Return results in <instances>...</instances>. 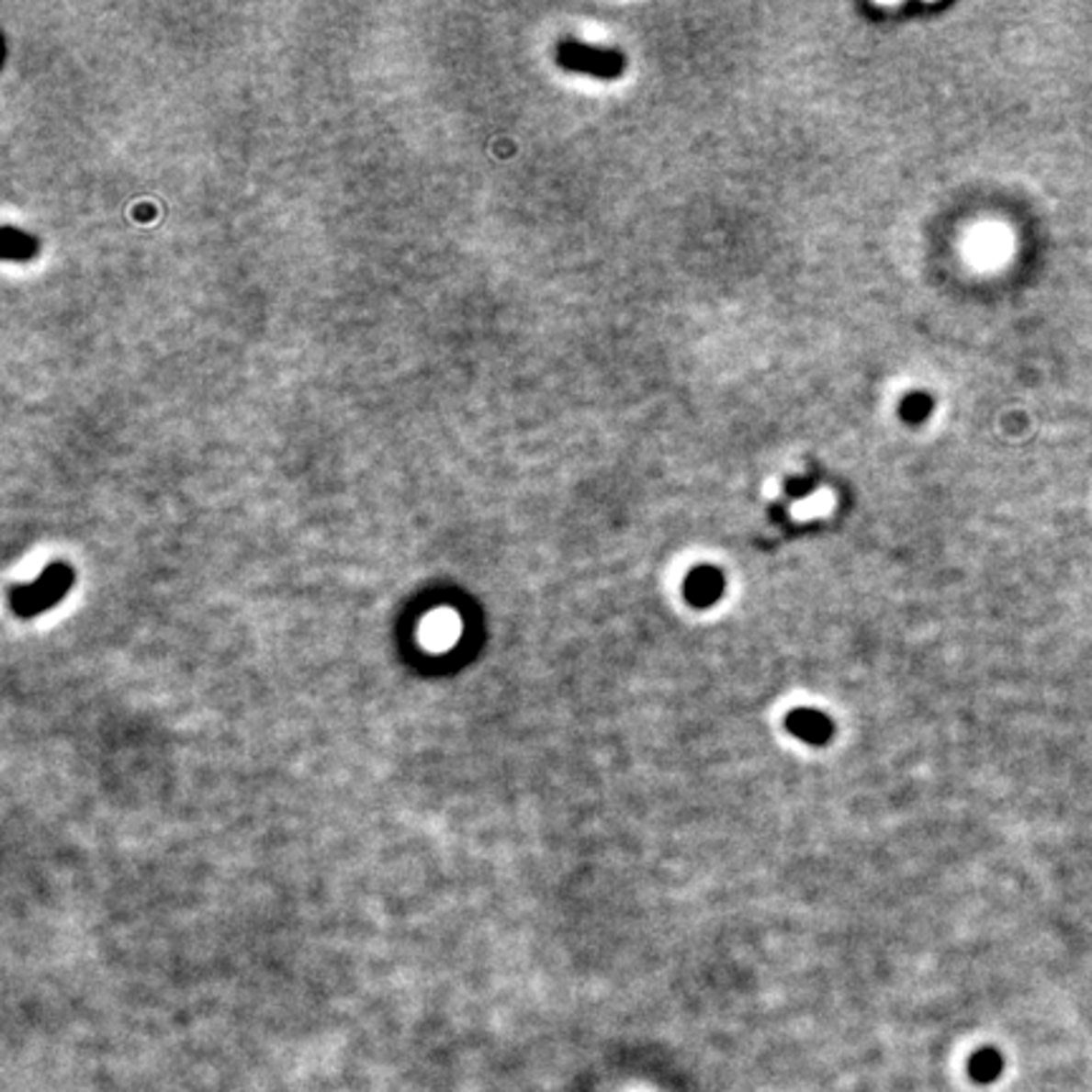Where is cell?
<instances>
[{
    "instance_id": "obj_1",
    "label": "cell",
    "mask_w": 1092,
    "mask_h": 1092,
    "mask_svg": "<svg viewBox=\"0 0 1092 1092\" xmlns=\"http://www.w3.org/2000/svg\"><path fill=\"white\" fill-rule=\"evenodd\" d=\"M786 726L796 738H802L806 744H827L832 738V721L819 711H806V708L794 711L786 718Z\"/></svg>"
},
{
    "instance_id": "obj_2",
    "label": "cell",
    "mask_w": 1092,
    "mask_h": 1092,
    "mask_svg": "<svg viewBox=\"0 0 1092 1092\" xmlns=\"http://www.w3.org/2000/svg\"><path fill=\"white\" fill-rule=\"evenodd\" d=\"M724 592V580L715 569H698L688 577L685 582V597L695 604V607H708L714 604Z\"/></svg>"
},
{
    "instance_id": "obj_3",
    "label": "cell",
    "mask_w": 1092,
    "mask_h": 1092,
    "mask_svg": "<svg viewBox=\"0 0 1092 1092\" xmlns=\"http://www.w3.org/2000/svg\"><path fill=\"white\" fill-rule=\"evenodd\" d=\"M559 62L569 69H584V72L594 73H613L614 69L610 66V59L604 53H594L590 49H582L577 43H564L559 49Z\"/></svg>"
},
{
    "instance_id": "obj_4",
    "label": "cell",
    "mask_w": 1092,
    "mask_h": 1092,
    "mask_svg": "<svg viewBox=\"0 0 1092 1092\" xmlns=\"http://www.w3.org/2000/svg\"><path fill=\"white\" fill-rule=\"evenodd\" d=\"M1001 1070H1004V1060H1001L999 1052L991 1050V1047H984V1050H979L969 1062L971 1080L979 1082V1085H989V1082H994L1001 1075Z\"/></svg>"
},
{
    "instance_id": "obj_5",
    "label": "cell",
    "mask_w": 1092,
    "mask_h": 1092,
    "mask_svg": "<svg viewBox=\"0 0 1092 1092\" xmlns=\"http://www.w3.org/2000/svg\"><path fill=\"white\" fill-rule=\"evenodd\" d=\"M3 238H6L3 241V258H11L13 248H18V258H28L36 251V241L28 238V235H18L11 225L3 228Z\"/></svg>"
}]
</instances>
